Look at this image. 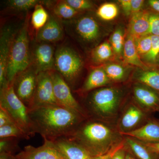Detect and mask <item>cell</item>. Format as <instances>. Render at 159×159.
Wrapping results in <instances>:
<instances>
[{
  "instance_id": "41",
  "label": "cell",
  "mask_w": 159,
  "mask_h": 159,
  "mask_svg": "<svg viewBox=\"0 0 159 159\" xmlns=\"http://www.w3.org/2000/svg\"><path fill=\"white\" fill-rule=\"evenodd\" d=\"M123 142L121 143L120 145H118L116 147L112 149L111 150L107 152V153L102 155L99 156L92 157L91 159H112V157L113 155L115 152L118 149L119 146L122 145Z\"/></svg>"
},
{
  "instance_id": "46",
  "label": "cell",
  "mask_w": 159,
  "mask_h": 159,
  "mask_svg": "<svg viewBox=\"0 0 159 159\" xmlns=\"http://www.w3.org/2000/svg\"><path fill=\"white\" fill-rule=\"evenodd\" d=\"M157 68L159 70V55L158 57L157 61Z\"/></svg>"
},
{
  "instance_id": "10",
  "label": "cell",
  "mask_w": 159,
  "mask_h": 159,
  "mask_svg": "<svg viewBox=\"0 0 159 159\" xmlns=\"http://www.w3.org/2000/svg\"><path fill=\"white\" fill-rule=\"evenodd\" d=\"M35 69L29 67L18 74L12 82L15 93L29 108L34 98L37 84Z\"/></svg>"
},
{
  "instance_id": "39",
  "label": "cell",
  "mask_w": 159,
  "mask_h": 159,
  "mask_svg": "<svg viewBox=\"0 0 159 159\" xmlns=\"http://www.w3.org/2000/svg\"><path fill=\"white\" fill-rule=\"evenodd\" d=\"M119 2L125 15L129 16L132 15L131 0H119Z\"/></svg>"
},
{
  "instance_id": "32",
  "label": "cell",
  "mask_w": 159,
  "mask_h": 159,
  "mask_svg": "<svg viewBox=\"0 0 159 159\" xmlns=\"http://www.w3.org/2000/svg\"><path fill=\"white\" fill-rule=\"evenodd\" d=\"M8 3L11 9L16 11H25L35 7L39 2L37 0H10Z\"/></svg>"
},
{
  "instance_id": "3",
  "label": "cell",
  "mask_w": 159,
  "mask_h": 159,
  "mask_svg": "<svg viewBox=\"0 0 159 159\" xmlns=\"http://www.w3.org/2000/svg\"><path fill=\"white\" fill-rule=\"evenodd\" d=\"M123 93L114 87H107L93 91L89 97L88 107L94 119L111 123L117 120L124 106Z\"/></svg>"
},
{
  "instance_id": "8",
  "label": "cell",
  "mask_w": 159,
  "mask_h": 159,
  "mask_svg": "<svg viewBox=\"0 0 159 159\" xmlns=\"http://www.w3.org/2000/svg\"><path fill=\"white\" fill-rule=\"evenodd\" d=\"M54 97L58 105L80 114L88 119L86 112L73 96L69 85L57 72L52 71Z\"/></svg>"
},
{
  "instance_id": "9",
  "label": "cell",
  "mask_w": 159,
  "mask_h": 159,
  "mask_svg": "<svg viewBox=\"0 0 159 159\" xmlns=\"http://www.w3.org/2000/svg\"><path fill=\"white\" fill-rule=\"evenodd\" d=\"M53 71L40 72L37 74L35 93L29 110L43 106L58 104L54 95Z\"/></svg>"
},
{
  "instance_id": "28",
  "label": "cell",
  "mask_w": 159,
  "mask_h": 159,
  "mask_svg": "<svg viewBox=\"0 0 159 159\" xmlns=\"http://www.w3.org/2000/svg\"><path fill=\"white\" fill-rule=\"evenodd\" d=\"M151 35L152 46L150 51L142 57L145 61L152 68H157V61L159 55V36Z\"/></svg>"
},
{
  "instance_id": "20",
  "label": "cell",
  "mask_w": 159,
  "mask_h": 159,
  "mask_svg": "<svg viewBox=\"0 0 159 159\" xmlns=\"http://www.w3.org/2000/svg\"><path fill=\"white\" fill-rule=\"evenodd\" d=\"M111 82L104 69L97 68L91 71L79 91L81 93H87L99 88L106 86Z\"/></svg>"
},
{
  "instance_id": "25",
  "label": "cell",
  "mask_w": 159,
  "mask_h": 159,
  "mask_svg": "<svg viewBox=\"0 0 159 159\" xmlns=\"http://www.w3.org/2000/svg\"><path fill=\"white\" fill-rule=\"evenodd\" d=\"M48 13L41 5L37 4L31 17V24L33 29L38 31L48 21Z\"/></svg>"
},
{
  "instance_id": "26",
  "label": "cell",
  "mask_w": 159,
  "mask_h": 159,
  "mask_svg": "<svg viewBox=\"0 0 159 159\" xmlns=\"http://www.w3.org/2000/svg\"><path fill=\"white\" fill-rule=\"evenodd\" d=\"M103 68L111 82L124 81L128 76L127 70L123 66L118 64H109Z\"/></svg>"
},
{
  "instance_id": "45",
  "label": "cell",
  "mask_w": 159,
  "mask_h": 159,
  "mask_svg": "<svg viewBox=\"0 0 159 159\" xmlns=\"http://www.w3.org/2000/svg\"><path fill=\"white\" fill-rule=\"evenodd\" d=\"M125 159H136L130 152L126 151Z\"/></svg>"
},
{
  "instance_id": "37",
  "label": "cell",
  "mask_w": 159,
  "mask_h": 159,
  "mask_svg": "<svg viewBox=\"0 0 159 159\" xmlns=\"http://www.w3.org/2000/svg\"><path fill=\"white\" fill-rule=\"evenodd\" d=\"M11 124H16L8 113L0 107V127Z\"/></svg>"
},
{
  "instance_id": "36",
  "label": "cell",
  "mask_w": 159,
  "mask_h": 159,
  "mask_svg": "<svg viewBox=\"0 0 159 159\" xmlns=\"http://www.w3.org/2000/svg\"><path fill=\"white\" fill-rule=\"evenodd\" d=\"M66 1L78 11L89 10L93 7V3L87 0H67Z\"/></svg>"
},
{
  "instance_id": "31",
  "label": "cell",
  "mask_w": 159,
  "mask_h": 159,
  "mask_svg": "<svg viewBox=\"0 0 159 159\" xmlns=\"http://www.w3.org/2000/svg\"><path fill=\"white\" fill-rule=\"evenodd\" d=\"M16 138L29 139L30 138L16 124L4 125L0 127V139Z\"/></svg>"
},
{
  "instance_id": "2",
  "label": "cell",
  "mask_w": 159,
  "mask_h": 159,
  "mask_svg": "<svg viewBox=\"0 0 159 159\" xmlns=\"http://www.w3.org/2000/svg\"><path fill=\"white\" fill-rule=\"evenodd\" d=\"M85 119L70 137L92 157L104 154L124 141L123 136L111 123L95 119Z\"/></svg>"
},
{
  "instance_id": "18",
  "label": "cell",
  "mask_w": 159,
  "mask_h": 159,
  "mask_svg": "<svg viewBox=\"0 0 159 159\" xmlns=\"http://www.w3.org/2000/svg\"><path fill=\"white\" fill-rule=\"evenodd\" d=\"M150 11H141L132 15L128 28V34L134 39L149 35Z\"/></svg>"
},
{
  "instance_id": "24",
  "label": "cell",
  "mask_w": 159,
  "mask_h": 159,
  "mask_svg": "<svg viewBox=\"0 0 159 159\" xmlns=\"http://www.w3.org/2000/svg\"><path fill=\"white\" fill-rule=\"evenodd\" d=\"M113 53L110 44L104 42L93 49L91 54V59L94 63L101 64L110 59Z\"/></svg>"
},
{
  "instance_id": "14",
  "label": "cell",
  "mask_w": 159,
  "mask_h": 159,
  "mask_svg": "<svg viewBox=\"0 0 159 159\" xmlns=\"http://www.w3.org/2000/svg\"><path fill=\"white\" fill-rule=\"evenodd\" d=\"M33 60L37 74L40 72L53 70L55 53L53 46L48 43H39L34 48Z\"/></svg>"
},
{
  "instance_id": "22",
  "label": "cell",
  "mask_w": 159,
  "mask_h": 159,
  "mask_svg": "<svg viewBox=\"0 0 159 159\" xmlns=\"http://www.w3.org/2000/svg\"><path fill=\"white\" fill-rule=\"evenodd\" d=\"M122 55L124 61L126 64L136 66L144 70L150 69L141 58L137 50L134 38L130 34H128L125 40Z\"/></svg>"
},
{
  "instance_id": "35",
  "label": "cell",
  "mask_w": 159,
  "mask_h": 159,
  "mask_svg": "<svg viewBox=\"0 0 159 159\" xmlns=\"http://www.w3.org/2000/svg\"><path fill=\"white\" fill-rule=\"evenodd\" d=\"M149 22V34L159 36V13L150 11Z\"/></svg>"
},
{
  "instance_id": "34",
  "label": "cell",
  "mask_w": 159,
  "mask_h": 159,
  "mask_svg": "<svg viewBox=\"0 0 159 159\" xmlns=\"http://www.w3.org/2000/svg\"><path fill=\"white\" fill-rule=\"evenodd\" d=\"M135 44L138 53L142 57L150 51L152 46L151 35H145L134 39Z\"/></svg>"
},
{
  "instance_id": "5",
  "label": "cell",
  "mask_w": 159,
  "mask_h": 159,
  "mask_svg": "<svg viewBox=\"0 0 159 159\" xmlns=\"http://www.w3.org/2000/svg\"><path fill=\"white\" fill-rule=\"evenodd\" d=\"M0 107L4 109L15 123L29 137L35 134L29 116V108L15 93L12 83L1 89Z\"/></svg>"
},
{
  "instance_id": "23",
  "label": "cell",
  "mask_w": 159,
  "mask_h": 159,
  "mask_svg": "<svg viewBox=\"0 0 159 159\" xmlns=\"http://www.w3.org/2000/svg\"><path fill=\"white\" fill-rule=\"evenodd\" d=\"M136 83L149 87L159 93V70L156 68L137 71L133 76Z\"/></svg>"
},
{
  "instance_id": "1",
  "label": "cell",
  "mask_w": 159,
  "mask_h": 159,
  "mask_svg": "<svg viewBox=\"0 0 159 159\" xmlns=\"http://www.w3.org/2000/svg\"><path fill=\"white\" fill-rule=\"evenodd\" d=\"M34 133L44 139L54 141L70 137L86 118L58 104L39 107L29 110Z\"/></svg>"
},
{
  "instance_id": "43",
  "label": "cell",
  "mask_w": 159,
  "mask_h": 159,
  "mask_svg": "<svg viewBox=\"0 0 159 159\" xmlns=\"http://www.w3.org/2000/svg\"><path fill=\"white\" fill-rule=\"evenodd\" d=\"M0 159H16L15 155L9 153H0Z\"/></svg>"
},
{
  "instance_id": "30",
  "label": "cell",
  "mask_w": 159,
  "mask_h": 159,
  "mask_svg": "<svg viewBox=\"0 0 159 159\" xmlns=\"http://www.w3.org/2000/svg\"><path fill=\"white\" fill-rule=\"evenodd\" d=\"M111 43L114 54L118 57L123 55V48L125 40L123 30L118 28L116 30L111 37Z\"/></svg>"
},
{
  "instance_id": "15",
  "label": "cell",
  "mask_w": 159,
  "mask_h": 159,
  "mask_svg": "<svg viewBox=\"0 0 159 159\" xmlns=\"http://www.w3.org/2000/svg\"><path fill=\"white\" fill-rule=\"evenodd\" d=\"M74 30L78 37L87 43L95 42L100 36L99 24L95 19L88 16H83L75 22Z\"/></svg>"
},
{
  "instance_id": "38",
  "label": "cell",
  "mask_w": 159,
  "mask_h": 159,
  "mask_svg": "<svg viewBox=\"0 0 159 159\" xmlns=\"http://www.w3.org/2000/svg\"><path fill=\"white\" fill-rule=\"evenodd\" d=\"M126 152V147L124 141L123 143L114 153L112 159H125Z\"/></svg>"
},
{
  "instance_id": "6",
  "label": "cell",
  "mask_w": 159,
  "mask_h": 159,
  "mask_svg": "<svg viewBox=\"0 0 159 159\" xmlns=\"http://www.w3.org/2000/svg\"><path fill=\"white\" fill-rule=\"evenodd\" d=\"M80 56L68 46L59 47L55 52L54 67L68 84H73L82 70Z\"/></svg>"
},
{
  "instance_id": "42",
  "label": "cell",
  "mask_w": 159,
  "mask_h": 159,
  "mask_svg": "<svg viewBox=\"0 0 159 159\" xmlns=\"http://www.w3.org/2000/svg\"><path fill=\"white\" fill-rule=\"evenodd\" d=\"M148 3L153 11L159 13V0H149Z\"/></svg>"
},
{
  "instance_id": "44",
  "label": "cell",
  "mask_w": 159,
  "mask_h": 159,
  "mask_svg": "<svg viewBox=\"0 0 159 159\" xmlns=\"http://www.w3.org/2000/svg\"><path fill=\"white\" fill-rule=\"evenodd\" d=\"M149 148H151L157 153L159 154V143H155V144H146Z\"/></svg>"
},
{
  "instance_id": "16",
  "label": "cell",
  "mask_w": 159,
  "mask_h": 159,
  "mask_svg": "<svg viewBox=\"0 0 159 159\" xmlns=\"http://www.w3.org/2000/svg\"><path fill=\"white\" fill-rule=\"evenodd\" d=\"M52 142L66 159L92 158V157L84 148L69 137L59 138Z\"/></svg>"
},
{
  "instance_id": "19",
  "label": "cell",
  "mask_w": 159,
  "mask_h": 159,
  "mask_svg": "<svg viewBox=\"0 0 159 159\" xmlns=\"http://www.w3.org/2000/svg\"><path fill=\"white\" fill-rule=\"evenodd\" d=\"M64 33L60 24L50 16L45 25L37 32L36 40L39 43H55L62 39Z\"/></svg>"
},
{
  "instance_id": "33",
  "label": "cell",
  "mask_w": 159,
  "mask_h": 159,
  "mask_svg": "<svg viewBox=\"0 0 159 159\" xmlns=\"http://www.w3.org/2000/svg\"><path fill=\"white\" fill-rule=\"evenodd\" d=\"M16 138L0 139V153H9L14 154L18 148L19 140Z\"/></svg>"
},
{
  "instance_id": "27",
  "label": "cell",
  "mask_w": 159,
  "mask_h": 159,
  "mask_svg": "<svg viewBox=\"0 0 159 159\" xmlns=\"http://www.w3.org/2000/svg\"><path fill=\"white\" fill-rule=\"evenodd\" d=\"M54 14L60 18L64 20H70L78 14L79 11L75 10L66 1H61L54 6Z\"/></svg>"
},
{
  "instance_id": "12",
  "label": "cell",
  "mask_w": 159,
  "mask_h": 159,
  "mask_svg": "<svg viewBox=\"0 0 159 159\" xmlns=\"http://www.w3.org/2000/svg\"><path fill=\"white\" fill-rule=\"evenodd\" d=\"M43 144L35 147L29 145L15 155L16 159H66L57 150L52 141L44 139Z\"/></svg>"
},
{
  "instance_id": "40",
  "label": "cell",
  "mask_w": 159,
  "mask_h": 159,
  "mask_svg": "<svg viewBox=\"0 0 159 159\" xmlns=\"http://www.w3.org/2000/svg\"><path fill=\"white\" fill-rule=\"evenodd\" d=\"M144 3L143 0H131L132 15L141 11Z\"/></svg>"
},
{
  "instance_id": "17",
  "label": "cell",
  "mask_w": 159,
  "mask_h": 159,
  "mask_svg": "<svg viewBox=\"0 0 159 159\" xmlns=\"http://www.w3.org/2000/svg\"><path fill=\"white\" fill-rule=\"evenodd\" d=\"M123 136L131 137L146 144L159 143V120L151 118L141 127Z\"/></svg>"
},
{
  "instance_id": "29",
  "label": "cell",
  "mask_w": 159,
  "mask_h": 159,
  "mask_svg": "<svg viewBox=\"0 0 159 159\" xmlns=\"http://www.w3.org/2000/svg\"><path fill=\"white\" fill-rule=\"evenodd\" d=\"M119 13V9L113 3L107 2L102 4L97 9L96 14L100 19L110 21L116 18Z\"/></svg>"
},
{
  "instance_id": "4",
  "label": "cell",
  "mask_w": 159,
  "mask_h": 159,
  "mask_svg": "<svg viewBox=\"0 0 159 159\" xmlns=\"http://www.w3.org/2000/svg\"><path fill=\"white\" fill-rule=\"evenodd\" d=\"M29 18L22 27L16 33L9 52L6 78L11 84L16 76L29 67L30 64L29 38Z\"/></svg>"
},
{
  "instance_id": "11",
  "label": "cell",
  "mask_w": 159,
  "mask_h": 159,
  "mask_svg": "<svg viewBox=\"0 0 159 159\" xmlns=\"http://www.w3.org/2000/svg\"><path fill=\"white\" fill-rule=\"evenodd\" d=\"M134 102L146 113L159 112V93L149 87L135 83L133 88Z\"/></svg>"
},
{
  "instance_id": "13",
  "label": "cell",
  "mask_w": 159,
  "mask_h": 159,
  "mask_svg": "<svg viewBox=\"0 0 159 159\" xmlns=\"http://www.w3.org/2000/svg\"><path fill=\"white\" fill-rule=\"evenodd\" d=\"M16 33L11 27L6 26L1 31L0 38V87L9 85L6 78V69L11 44Z\"/></svg>"
},
{
  "instance_id": "7",
  "label": "cell",
  "mask_w": 159,
  "mask_h": 159,
  "mask_svg": "<svg viewBox=\"0 0 159 159\" xmlns=\"http://www.w3.org/2000/svg\"><path fill=\"white\" fill-rule=\"evenodd\" d=\"M150 115L134 102H129L123 106L117 119L116 127L123 136L145 124L151 119Z\"/></svg>"
},
{
  "instance_id": "21",
  "label": "cell",
  "mask_w": 159,
  "mask_h": 159,
  "mask_svg": "<svg viewBox=\"0 0 159 159\" xmlns=\"http://www.w3.org/2000/svg\"><path fill=\"white\" fill-rule=\"evenodd\" d=\"M125 147L139 159H157L159 154L144 142L129 136H123Z\"/></svg>"
}]
</instances>
